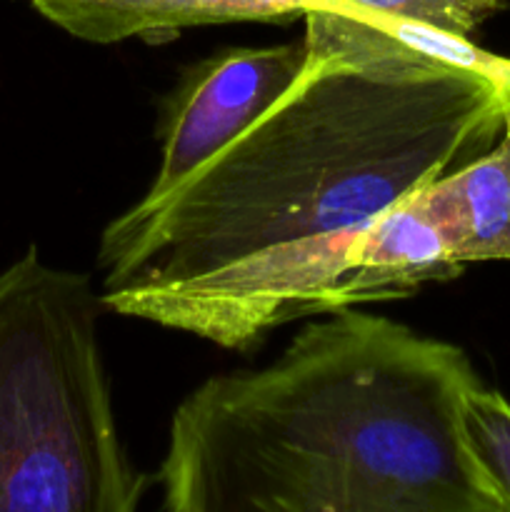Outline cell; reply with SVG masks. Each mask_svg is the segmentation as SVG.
<instances>
[{"label":"cell","instance_id":"6da1fadb","mask_svg":"<svg viewBox=\"0 0 510 512\" xmlns=\"http://www.w3.org/2000/svg\"><path fill=\"white\" fill-rule=\"evenodd\" d=\"M308 63L240 138L100 235L105 313L235 353L343 305L348 253L400 198L498 143L510 58L328 0Z\"/></svg>","mask_w":510,"mask_h":512},{"label":"cell","instance_id":"7a4b0ae2","mask_svg":"<svg viewBox=\"0 0 510 512\" xmlns=\"http://www.w3.org/2000/svg\"><path fill=\"white\" fill-rule=\"evenodd\" d=\"M463 348L348 305L173 410L165 512H505L463 433Z\"/></svg>","mask_w":510,"mask_h":512},{"label":"cell","instance_id":"3957f363","mask_svg":"<svg viewBox=\"0 0 510 512\" xmlns=\"http://www.w3.org/2000/svg\"><path fill=\"white\" fill-rule=\"evenodd\" d=\"M90 278L30 245L0 273V512H135L153 478L130 463Z\"/></svg>","mask_w":510,"mask_h":512},{"label":"cell","instance_id":"277c9868","mask_svg":"<svg viewBox=\"0 0 510 512\" xmlns=\"http://www.w3.org/2000/svg\"><path fill=\"white\" fill-rule=\"evenodd\" d=\"M308 63L305 40L225 48L188 68L160 110V168L145 198H158L258 123Z\"/></svg>","mask_w":510,"mask_h":512},{"label":"cell","instance_id":"5b68a950","mask_svg":"<svg viewBox=\"0 0 510 512\" xmlns=\"http://www.w3.org/2000/svg\"><path fill=\"white\" fill-rule=\"evenodd\" d=\"M420 190L385 208L358 235L345 263V308L408 298L425 283H445L463 273L465 265L453 258Z\"/></svg>","mask_w":510,"mask_h":512},{"label":"cell","instance_id":"8992f818","mask_svg":"<svg viewBox=\"0 0 510 512\" xmlns=\"http://www.w3.org/2000/svg\"><path fill=\"white\" fill-rule=\"evenodd\" d=\"M45 20L95 45L178 38L180 30L225 23L288 25L305 15V0H28Z\"/></svg>","mask_w":510,"mask_h":512},{"label":"cell","instance_id":"52a82bcc","mask_svg":"<svg viewBox=\"0 0 510 512\" xmlns=\"http://www.w3.org/2000/svg\"><path fill=\"white\" fill-rule=\"evenodd\" d=\"M420 193L458 263L510 260V125L493 148Z\"/></svg>","mask_w":510,"mask_h":512},{"label":"cell","instance_id":"ba28073f","mask_svg":"<svg viewBox=\"0 0 510 512\" xmlns=\"http://www.w3.org/2000/svg\"><path fill=\"white\" fill-rule=\"evenodd\" d=\"M463 433L470 453L493 483L510 512V403L483 385H475L463 400Z\"/></svg>","mask_w":510,"mask_h":512},{"label":"cell","instance_id":"9c48e42d","mask_svg":"<svg viewBox=\"0 0 510 512\" xmlns=\"http://www.w3.org/2000/svg\"><path fill=\"white\" fill-rule=\"evenodd\" d=\"M310 0H305L308 8ZM360 13L383 15V18L410 20L430 28L470 38L485 20L505 8V0H328Z\"/></svg>","mask_w":510,"mask_h":512}]
</instances>
